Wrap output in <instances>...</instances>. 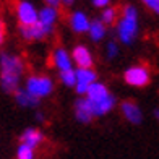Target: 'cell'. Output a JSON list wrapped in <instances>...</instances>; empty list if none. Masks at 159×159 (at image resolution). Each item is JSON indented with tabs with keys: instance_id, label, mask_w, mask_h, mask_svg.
Segmentation results:
<instances>
[{
	"instance_id": "6da1fadb",
	"label": "cell",
	"mask_w": 159,
	"mask_h": 159,
	"mask_svg": "<svg viewBox=\"0 0 159 159\" xmlns=\"http://www.w3.org/2000/svg\"><path fill=\"white\" fill-rule=\"evenodd\" d=\"M25 73V62L20 55L3 52L0 54V88L13 94L21 83Z\"/></svg>"
},
{
	"instance_id": "7a4b0ae2",
	"label": "cell",
	"mask_w": 159,
	"mask_h": 159,
	"mask_svg": "<svg viewBox=\"0 0 159 159\" xmlns=\"http://www.w3.org/2000/svg\"><path fill=\"white\" fill-rule=\"evenodd\" d=\"M117 38L122 44L132 46L140 33V21H138V8L135 5H125L122 10V16L117 21Z\"/></svg>"
},
{
	"instance_id": "3957f363",
	"label": "cell",
	"mask_w": 159,
	"mask_h": 159,
	"mask_svg": "<svg viewBox=\"0 0 159 159\" xmlns=\"http://www.w3.org/2000/svg\"><path fill=\"white\" fill-rule=\"evenodd\" d=\"M23 88L36 99L49 98L54 93V80L47 75H30Z\"/></svg>"
},
{
	"instance_id": "277c9868",
	"label": "cell",
	"mask_w": 159,
	"mask_h": 159,
	"mask_svg": "<svg viewBox=\"0 0 159 159\" xmlns=\"http://www.w3.org/2000/svg\"><path fill=\"white\" fill-rule=\"evenodd\" d=\"M124 81L133 88H144L151 83V71L146 65H132L124 71Z\"/></svg>"
},
{
	"instance_id": "5b68a950",
	"label": "cell",
	"mask_w": 159,
	"mask_h": 159,
	"mask_svg": "<svg viewBox=\"0 0 159 159\" xmlns=\"http://www.w3.org/2000/svg\"><path fill=\"white\" fill-rule=\"evenodd\" d=\"M16 18L20 26H31L38 21V8L30 0H20L16 3Z\"/></svg>"
},
{
	"instance_id": "8992f818",
	"label": "cell",
	"mask_w": 159,
	"mask_h": 159,
	"mask_svg": "<svg viewBox=\"0 0 159 159\" xmlns=\"http://www.w3.org/2000/svg\"><path fill=\"white\" fill-rule=\"evenodd\" d=\"M70 57L73 62V67L76 65V68H93V65H94V55L83 44L75 46L73 50L70 52Z\"/></svg>"
},
{
	"instance_id": "52a82bcc",
	"label": "cell",
	"mask_w": 159,
	"mask_h": 159,
	"mask_svg": "<svg viewBox=\"0 0 159 159\" xmlns=\"http://www.w3.org/2000/svg\"><path fill=\"white\" fill-rule=\"evenodd\" d=\"M52 33H54V30H49V28L42 26L38 21L31 26H20V34L26 41H42V39L49 38Z\"/></svg>"
},
{
	"instance_id": "ba28073f",
	"label": "cell",
	"mask_w": 159,
	"mask_h": 159,
	"mask_svg": "<svg viewBox=\"0 0 159 159\" xmlns=\"http://www.w3.org/2000/svg\"><path fill=\"white\" fill-rule=\"evenodd\" d=\"M120 112L124 115V119L132 125H140L143 122V111L135 101H124L120 104Z\"/></svg>"
},
{
	"instance_id": "9c48e42d",
	"label": "cell",
	"mask_w": 159,
	"mask_h": 159,
	"mask_svg": "<svg viewBox=\"0 0 159 159\" xmlns=\"http://www.w3.org/2000/svg\"><path fill=\"white\" fill-rule=\"evenodd\" d=\"M73 112H75V119L80 124H91V120L94 119L91 109V102L86 98H78L73 104Z\"/></svg>"
},
{
	"instance_id": "30bf717a",
	"label": "cell",
	"mask_w": 159,
	"mask_h": 159,
	"mask_svg": "<svg viewBox=\"0 0 159 159\" xmlns=\"http://www.w3.org/2000/svg\"><path fill=\"white\" fill-rule=\"evenodd\" d=\"M89 23H91V20L83 10H75V11H71V15L68 16V25H70L71 31L75 34L88 33Z\"/></svg>"
},
{
	"instance_id": "8fae6325",
	"label": "cell",
	"mask_w": 159,
	"mask_h": 159,
	"mask_svg": "<svg viewBox=\"0 0 159 159\" xmlns=\"http://www.w3.org/2000/svg\"><path fill=\"white\" fill-rule=\"evenodd\" d=\"M52 63L54 67L60 71H68V70H73V62H71V57L70 52L65 47H57L54 52H52Z\"/></svg>"
},
{
	"instance_id": "7c38bea8",
	"label": "cell",
	"mask_w": 159,
	"mask_h": 159,
	"mask_svg": "<svg viewBox=\"0 0 159 159\" xmlns=\"http://www.w3.org/2000/svg\"><path fill=\"white\" fill-rule=\"evenodd\" d=\"M115 106H117V99H115V96L111 93V94H107L104 99L91 104L93 115H94V117H104V115L111 114L115 109Z\"/></svg>"
},
{
	"instance_id": "4fadbf2b",
	"label": "cell",
	"mask_w": 159,
	"mask_h": 159,
	"mask_svg": "<svg viewBox=\"0 0 159 159\" xmlns=\"http://www.w3.org/2000/svg\"><path fill=\"white\" fill-rule=\"evenodd\" d=\"M57 20H59V10L54 8V7L46 5L41 10H38V23L49 28V30H55Z\"/></svg>"
},
{
	"instance_id": "5bb4252c",
	"label": "cell",
	"mask_w": 159,
	"mask_h": 159,
	"mask_svg": "<svg viewBox=\"0 0 159 159\" xmlns=\"http://www.w3.org/2000/svg\"><path fill=\"white\" fill-rule=\"evenodd\" d=\"M20 140H21V144H26V146L36 149L42 141H44V133H42L39 128L30 127V128L23 130V133H21Z\"/></svg>"
},
{
	"instance_id": "9a60e30c",
	"label": "cell",
	"mask_w": 159,
	"mask_h": 159,
	"mask_svg": "<svg viewBox=\"0 0 159 159\" xmlns=\"http://www.w3.org/2000/svg\"><path fill=\"white\" fill-rule=\"evenodd\" d=\"M107 94H111V91H109V88L104 84V83H101V81H94L93 84H89L88 86V89H86V94H84V98L89 101V102L93 104V102H98V101H101V99H104Z\"/></svg>"
},
{
	"instance_id": "2e32d148",
	"label": "cell",
	"mask_w": 159,
	"mask_h": 159,
	"mask_svg": "<svg viewBox=\"0 0 159 159\" xmlns=\"http://www.w3.org/2000/svg\"><path fill=\"white\" fill-rule=\"evenodd\" d=\"M13 96H15L16 104L20 107H25V109H36V107H39V102H41L39 99L33 98L30 93H28L25 88H21V86L13 93Z\"/></svg>"
},
{
	"instance_id": "e0dca14e",
	"label": "cell",
	"mask_w": 159,
	"mask_h": 159,
	"mask_svg": "<svg viewBox=\"0 0 159 159\" xmlns=\"http://www.w3.org/2000/svg\"><path fill=\"white\" fill-rule=\"evenodd\" d=\"M75 78H76L75 86L88 88L89 84L98 81V73H96L94 68H75Z\"/></svg>"
},
{
	"instance_id": "ac0fdd59",
	"label": "cell",
	"mask_w": 159,
	"mask_h": 159,
	"mask_svg": "<svg viewBox=\"0 0 159 159\" xmlns=\"http://www.w3.org/2000/svg\"><path fill=\"white\" fill-rule=\"evenodd\" d=\"M88 36L93 42H101L107 36V26H104L101 20H91L88 28Z\"/></svg>"
},
{
	"instance_id": "d6986e66",
	"label": "cell",
	"mask_w": 159,
	"mask_h": 159,
	"mask_svg": "<svg viewBox=\"0 0 159 159\" xmlns=\"http://www.w3.org/2000/svg\"><path fill=\"white\" fill-rule=\"evenodd\" d=\"M117 15H119V11L117 8H114V7H106V8H102V13H101V21L104 23V26L107 25H114L115 21H117Z\"/></svg>"
},
{
	"instance_id": "ffe728a7",
	"label": "cell",
	"mask_w": 159,
	"mask_h": 159,
	"mask_svg": "<svg viewBox=\"0 0 159 159\" xmlns=\"http://www.w3.org/2000/svg\"><path fill=\"white\" fill-rule=\"evenodd\" d=\"M59 80H60V83L63 86H67V88H75V84H76L75 68L68 70V71H60V73H59Z\"/></svg>"
},
{
	"instance_id": "44dd1931",
	"label": "cell",
	"mask_w": 159,
	"mask_h": 159,
	"mask_svg": "<svg viewBox=\"0 0 159 159\" xmlns=\"http://www.w3.org/2000/svg\"><path fill=\"white\" fill-rule=\"evenodd\" d=\"M36 153H34V149L30 148V146H26V144H18V148H16V159H34Z\"/></svg>"
},
{
	"instance_id": "7402d4cb",
	"label": "cell",
	"mask_w": 159,
	"mask_h": 159,
	"mask_svg": "<svg viewBox=\"0 0 159 159\" xmlns=\"http://www.w3.org/2000/svg\"><path fill=\"white\" fill-rule=\"evenodd\" d=\"M119 52H120V49H119V44L115 41H109L106 44V57L109 60H112V59H115V57L119 55Z\"/></svg>"
},
{
	"instance_id": "603a6c76",
	"label": "cell",
	"mask_w": 159,
	"mask_h": 159,
	"mask_svg": "<svg viewBox=\"0 0 159 159\" xmlns=\"http://www.w3.org/2000/svg\"><path fill=\"white\" fill-rule=\"evenodd\" d=\"M144 3V7H148V8L153 11V13H159V0H141Z\"/></svg>"
},
{
	"instance_id": "cb8c5ba5",
	"label": "cell",
	"mask_w": 159,
	"mask_h": 159,
	"mask_svg": "<svg viewBox=\"0 0 159 159\" xmlns=\"http://www.w3.org/2000/svg\"><path fill=\"white\" fill-rule=\"evenodd\" d=\"M91 3L96 7V8H106V7L111 5V0H91Z\"/></svg>"
},
{
	"instance_id": "d4e9b609",
	"label": "cell",
	"mask_w": 159,
	"mask_h": 159,
	"mask_svg": "<svg viewBox=\"0 0 159 159\" xmlns=\"http://www.w3.org/2000/svg\"><path fill=\"white\" fill-rule=\"evenodd\" d=\"M3 41H5V26H3L2 21H0V46L3 44Z\"/></svg>"
},
{
	"instance_id": "484cf974",
	"label": "cell",
	"mask_w": 159,
	"mask_h": 159,
	"mask_svg": "<svg viewBox=\"0 0 159 159\" xmlns=\"http://www.w3.org/2000/svg\"><path fill=\"white\" fill-rule=\"evenodd\" d=\"M47 7H54V8H57V7L60 5V0H44Z\"/></svg>"
},
{
	"instance_id": "4316f807",
	"label": "cell",
	"mask_w": 159,
	"mask_h": 159,
	"mask_svg": "<svg viewBox=\"0 0 159 159\" xmlns=\"http://www.w3.org/2000/svg\"><path fill=\"white\" fill-rule=\"evenodd\" d=\"M75 3V0H60V5H63V7H71Z\"/></svg>"
},
{
	"instance_id": "83f0119b",
	"label": "cell",
	"mask_w": 159,
	"mask_h": 159,
	"mask_svg": "<svg viewBox=\"0 0 159 159\" xmlns=\"http://www.w3.org/2000/svg\"><path fill=\"white\" fill-rule=\"evenodd\" d=\"M44 114H42V112H38V114H36V120H39V122H44Z\"/></svg>"
}]
</instances>
